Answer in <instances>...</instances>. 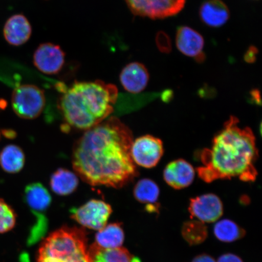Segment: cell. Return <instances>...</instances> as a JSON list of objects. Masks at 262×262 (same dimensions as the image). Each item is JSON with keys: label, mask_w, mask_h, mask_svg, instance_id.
<instances>
[{"label": "cell", "mask_w": 262, "mask_h": 262, "mask_svg": "<svg viewBox=\"0 0 262 262\" xmlns=\"http://www.w3.org/2000/svg\"><path fill=\"white\" fill-rule=\"evenodd\" d=\"M134 14L152 19H162L178 14L186 0H125Z\"/></svg>", "instance_id": "cell-6"}, {"label": "cell", "mask_w": 262, "mask_h": 262, "mask_svg": "<svg viewBox=\"0 0 262 262\" xmlns=\"http://www.w3.org/2000/svg\"><path fill=\"white\" fill-rule=\"evenodd\" d=\"M258 49L257 48L251 46L248 49L244 55V60L249 63H254L256 60Z\"/></svg>", "instance_id": "cell-27"}, {"label": "cell", "mask_w": 262, "mask_h": 262, "mask_svg": "<svg viewBox=\"0 0 262 262\" xmlns=\"http://www.w3.org/2000/svg\"><path fill=\"white\" fill-rule=\"evenodd\" d=\"M192 262H216V261L210 255L204 254L195 257Z\"/></svg>", "instance_id": "cell-29"}, {"label": "cell", "mask_w": 262, "mask_h": 262, "mask_svg": "<svg viewBox=\"0 0 262 262\" xmlns=\"http://www.w3.org/2000/svg\"><path fill=\"white\" fill-rule=\"evenodd\" d=\"M37 262H90L86 234L77 228L55 231L42 242Z\"/></svg>", "instance_id": "cell-4"}, {"label": "cell", "mask_w": 262, "mask_h": 262, "mask_svg": "<svg viewBox=\"0 0 262 262\" xmlns=\"http://www.w3.org/2000/svg\"><path fill=\"white\" fill-rule=\"evenodd\" d=\"M195 176V170L191 163L183 159L173 160L163 171V179L171 188L182 189L191 185Z\"/></svg>", "instance_id": "cell-12"}, {"label": "cell", "mask_w": 262, "mask_h": 262, "mask_svg": "<svg viewBox=\"0 0 262 262\" xmlns=\"http://www.w3.org/2000/svg\"><path fill=\"white\" fill-rule=\"evenodd\" d=\"M112 212L111 206L99 200H91L86 204L71 210V217L87 228L99 231L105 227Z\"/></svg>", "instance_id": "cell-7"}, {"label": "cell", "mask_w": 262, "mask_h": 262, "mask_svg": "<svg viewBox=\"0 0 262 262\" xmlns=\"http://www.w3.org/2000/svg\"><path fill=\"white\" fill-rule=\"evenodd\" d=\"M124 240V234L120 224H110L98 231L96 235V244L106 249L122 247Z\"/></svg>", "instance_id": "cell-20"}, {"label": "cell", "mask_w": 262, "mask_h": 262, "mask_svg": "<svg viewBox=\"0 0 262 262\" xmlns=\"http://www.w3.org/2000/svg\"><path fill=\"white\" fill-rule=\"evenodd\" d=\"M45 104L44 91L35 85H19L13 92V110L22 119L32 120L40 116Z\"/></svg>", "instance_id": "cell-5"}, {"label": "cell", "mask_w": 262, "mask_h": 262, "mask_svg": "<svg viewBox=\"0 0 262 262\" xmlns=\"http://www.w3.org/2000/svg\"><path fill=\"white\" fill-rule=\"evenodd\" d=\"M216 262H244L237 255L228 253L222 255Z\"/></svg>", "instance_id": "cell-28"}, {"label": "cell", "mask_w": 262, "mask_h": 262, "mask_svg": "<svg viewBox=\"0 0 262 262\" xmlns=\"http://www.w3.org/2000/svg\"><path fill=\"white\" fill-rule=\"evenodd\" d=\"M134 195L137 201L142 204H155L160 195V188L152 180L143 179L134 186Z\"/></svg>", "instance_id": "cell-21"}, {"label": "cell", "mask_w": 262, "mask_h": 262, "mask_svg": "<svg viewBox=\"0 0 262 262\" xmlns=\"http://www.w3.org/2000/svg\"><path fill=\"white\" fill-rule=\"evenodd\" d=\"M207 229L204 223L192 221L185 223L182 228L183 237L190 245L202 243L207 237Z\"/></svg>", "instance_id": "cell-23"}, {"label": "cell", "mask_w": 262, "mask_h": 262, "mask_svg": "<svg viewBox=\"0 0 262 262\" xmlns=\"http://www.w3.org/2000/svg\"><path fill=\"white\" fill-rule=\"evenodd\" d=\"M20 262H29L28 255L23 254L20 256Z\"/></svg>", "instance_id": "cell-30"}, {"label": "cell", "mask_w": 262, "mask_h": 262, "mask_svg": "<svg viewBox=\"0 0 262 262\" xmlns=\"http://www.w3.org/2000/svg\"><path fill=\"white\" fill-rule=\"evenodd\" d=\"M64 61V52L60 47L52 43L39 46L34 55L35 67L46 74H58L63 68Z\"/></svg>", "instance_id": "cell-10"}, {"label": "cell", "mask_w": 262, "mask_h": 262, "mask_svg": "<svg viewBox=\"0 0 262 262\" xmlns=\"http://www.w3.org/2000/svg\"><path fill=\"white\" fill-rule=\"evenodd\" d=\"M149 80L148 71L138 62L127 64L120 75V83L124 89L132 94H138L145 90Z\"/></svg>", "instance_id": "cell-13"}, {"label": "cell", "mask_w": 262, "mask_h": 262, "mask_svg": "<svg viewBox=\"0 0 262 262\" xmlns=\"http://www.w3.org/2000/svg\"><path fill=\"white\" fill-rule=\"evenodd\" d=\"M176 46L182 54L194 58L199 63L205 60L204 38L200 33L188 26H180L178 28Z\"/></svg>", "instance_id": "cell-11"}, {"label": "cell", "mask_w": 262, "mask_h": 262, "mask_svg": "<svg viewBox=\"0 0 262 262\" xmlns=\"http://www.w3.org/2000/svg\"><path fill=\"white\" fill-rule=\"evenodd\" d=\"M79 180L76 173L65 168H58L50 179L51 188L59 195L71 194L77 189Z\"/></svg>", "instance_id": "cell-17"}, {"label": "cell", "mask_w": 262, "mask_h": 262, "mask_svg": "<svg viewBox=\"0 0 262 262\" xmlns=\"http://www.w3.org/2000/svg\"><path fill=\"white\" fill-rule=\"evenodd\" d=\"M258 156L253 131L239 126L237 118L232 116L214 136L211 147L201 152L202 166L196 172L206 183L232 178L254 182L257 176L255 163Z\"/></svg>", "instance_id": "cell-2"}, {"label": "cell", "mask_w": 262, "mask_h": 262, "mask_svg": "<svg viewBox=\"0 0 262 262\" xmlns=\"http://www.w3.org/2000/svg\"><path fill=\"white\" fill-rule=\"evenodd\" d=\"M90 262H141L125 248L106 249L96 243L88 249Z\"/></svg>", "instance_id": "cell-16"}, {"label": "cell", "mask_w": 262, "mask_h": 262, "mask_svg": "<svg viewBox=\"0 0 262 262\" xmlns=\"http://www.w3.org/2000/svg\"><path fill=\"white\" fill-rule=\"evenodd\" d=\"M132 131L116 117L85 130L73 146L75 173L91 186L121 188L138 171L130 155Z\"/></svg>", "instance_id": "cell-1"}, {"label": "cell", "mask_w": 262, "mask_h": 262, "mask_svg": "<svg viewBox=\"0 0 262 262\" xmlns=\"http://www.w3.org/2000/svg\"><path fill=\"white\" fill-rule=\"evenodd\" d=\"M164 148L162 140L150 135L133 140L130 155L136 165L145 168L155 167L161 160Z\"/></svg>", "instance_id": "cell-8"}, {"label": "cell", "mask_w": 262, "mask_h": 262, "mask_svg": "<svg viewBox=\"0 0 262 262\" xmlns=\"http://www.w3.org/2000/svg\"><path fill=\"white\" fill-rule=\"evenodd\" d=\"M15 224L16 214L14 209L0 199V234L11 231Z\"/></svg>", "instance_id": "cell-24"}, {"label": "cell", "mask_w": 262, "mask_h": 262, "mask_svg": "<svg viewBox=\"0 0 262 262\" xmlns=\"http://www.w3.org/2000/svg\"><path fill=\"white\" fill-rule=\"evenodd\" d=\"M199 15L206 25L219 28L228 21L230 12L222 0H207L200 8Z\"/></svg>", "instance_id": "cell-15"}, {"label": "cell", "mask_w": 262, "mask_h": 262, "mask_svg": "<svg viewBox=\"0 0 262 262\" xmlns=\"http://www.w3.org/2000/svg\"><path fill=\"white\" fill-rule=\"evenodd\" d=\"M118 97L115 85L101 80L77 81L63 91L59 109L68 127L86 130L113 113Z\"/></svg>", "instance_id": "cell-3"}, {"label": "cell", "mask_w": 262, "mask_h": 262, "mask_svg": "<svg viewBox=\"0 0 262 262\" xmlns=\"http://www.w3.org/2000/svg\"><path fill=\"white\" fill-rule=\"evenodd\" d=\"M37 217V221L35 225L31 229V234L28 241V245L35 244L43 236L48 228V221L43 215L35 212Z\"/></svg>", "instance_id": "cell-25"}, {"label": "cell", "mask_w": 262, "mask_h": 262, "mask_svg": "<svg viewBox=\"0 0 262 262\" xmlns=\"http://www.w3.org/2000/svg\"><path fill=\"white\" fill-rule=\"evenodd\" d=\"M25 201L34 212L45 211L50 206L52 198L48 189L40 183H33L26 186Z\"/></svg>", "instance_id": "cell-18"}, {"label": "cell", "mask_w": 262, "mask_h": 262, "mask_svg": "<svg viewBox=\"0 0 262 262\" xmlns=\"http://www.w3.org/2000/svg\"><path fill=\"white\" fill-rule=\"evenodd\" d=\"M25 163V153L20 147L9 145L0 152V166L6 172L18 173L24 168Z\"/></svg>", "instance_id": "cell-19"}, {"label": "cell", "mask_w": 262, "mask_h": 262, "mask_svg": "<svg viewBox=\"0 0 262 262\" xmlns=\"http://www.w3.org/2000/svg\"><path fill=\"white\" fill-rule=\"evenodd\" d=\"M189 211L192 217L200 222L212 223L222 217L224 206L217 195L206 194L191 199Z\"/></svg>", "instance_id": "cell-9"}, {"label": "cell", "mask_w": 262, "mask_h": 262, "mask_svg": "<svg viewBox=\"0 0 262 262\" xmlns=\"http://www.w3.org/2000/svg\"><path fill=\"white\" fill-rule=\"evenodd\" d=\"M6 40L10 45L20 46L31 37L32 28L30 23L24 15H14L6 22L3 29Z\"/></svg>", "instance_id": "cell-14"}, {"label": "cell", "mask_w": 262, "mask_h": 262, "mask_svg": "<svg viewBox=\"0 0 262 262\" xmlns=\"http://www.w3.org/2000/svg\"><path fill=\"white\" fill-rule=\"evenodd\" d=\"M214 233L218 240L225 243H231L243 237L245 232L234 222L224 219L214 225Z\"/></svg>", "instance_id": "cell-22"}, {"label": "cell", "mask_w": 262, "mask_h": 262, "mask_svg": "<svg viewBox=\"0 0 262 262\" xmlns=\"http://www.w3.org/2000/svg\"><path fill=\"white\" fill-rule=\"evenodd\" d=\"M156 42L159 50L164 54H169L172 51L171 39L165 32H157L156 37Z\"/></svg>", "instance_id": "cell-26"}]
</instances>
